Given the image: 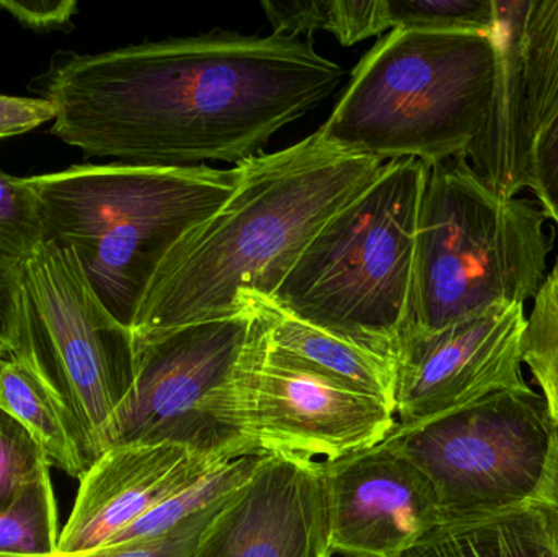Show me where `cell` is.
Instances as JSON below:
<instances>
[{
	"label": "cell",
	"instance_id": "1",
	"mask_svg": "<svg viewBox=\"0 0 558 557\" xmlns=\"http://www.w3.org/2000/svg\"><path fill=\"white\" fill-rule=\"evenodd\" d=\"M343 77L308 39L221 32L61 52L38 82L56 108L51 134L85 156L202 167L260 156Z\"/></svg>",
	"mask_w": 558,
	"mask_h": 557
},
{
	"label": "cell",
	"instance_id": "2",
	"mask_svg": "<svg viewBox=\"0 0 558 557\" xmlns=\"http://www.w3.org/2000/svg\"><path fill=\"white\" fill-rule=\"evenodd\" d=\"M383 166L338 149L318 130L239 164L241 180L228 202L160 265L131 327L134 346L271 300L312 239Z\"/></svg>",
	"mask_w": 558,
	"mask_h": 557
},
{
	"label": "cell",
	"instance_id": "3",
	"mask_svg": "<svg viewBox=\"0 0 558 557\" xmlns=\"http://www.w3.org/2000/svg\"><path fill=\"white\" fill-rule=\"evenodd\" d=\"M241 180L239 166L85 164L29 177L45 242L68 249L108 313L131 330L160 265L215 215Z\"/></svg>",
	"mask_w": 558,
	"mask_h": 557
},
{
	"label": "cell",
	"instance_id": "4",
	"mask_svg": "<svg viewBox=\"0 0 558 557\" xmlns=\"http://www.w3.org/2000/svg\"><path fill=\"white\" fill-rule=\"evenodd\" d=\"M495 77L488 33L390 29L361 59L318 133L356 156H464L477 136Z\"/></svg>",
	"mask_w": 558,
	"mask_h": 557
},
{
	"label": "cell",
	"instance_id": "5",
	"mask_svg": "<svg viewBox=\"0 0 558 557\" xmlns=\"http://www.w3.org/2000/svg\"><path fill=\"white\" fill-rule=\"evenodd\" d=\"M425 182L423 160L384 164L312 239L271 303L393 362L412 307Z\"/></svg>",
	"mask_w": 558,
	"mask_h": 557
},
{
	"label": "cell",
	"instance_id": "6",
	"mask_svg": "<svg viewBox=\"0 0 558 557\" xmlns=\"http://www.w3.org/2000/svg\"><path fill=\"white\" fill-rule=\"evenodd\" d=\"M531 199L501 198L464 156L426 164L405 329L436 332L536 298L553 235Z\"/></svg>",
	"mask_w": 558,
	"mask_h": 557
},
{
	"label": "cell",
	"instance_id": "7",
	"mask_svg": "<svg viewBox=\"0 0 558 557\" xmlns=\"http://www.w3.org/2000/svg\"><path fill=\"white\" fill-rule=\"evenodd\" d=\"M268 339L257 304L134 346V382L100 438L101 453L130 444H180L205 455L258 453L245 425L252 370Z\"/></svg>",
	"mask_w": 558,
	"mask_h": 557
},
{
	"label": "cell",
	"instance_id": "8",
	"mask_svg": "<svg viewBox=\"0 0 558 557\" xmlns=\"http://www.w3.org/2000/svg\"><path fill=\"white\" fill-rule=\"evenodd\" d=\"M77 422L94 463L100 438L134 382V339L114 319L68 249L45 242L22 264L15 346Z\"/></svg>",
	"mask_w": 558,
	"mask_h": 557
},
{
	"label": "cell",
	"instance_id": "9",
	"mask_svg": "<svg viewBox=\"0 0 558 557\" xmlns=\"http://www.w3.org/2000/svg\"><path fill=\"white\" fill-rule=\"evenodd\" d=\"M554 424L543 396L504 391L384 444L432 483L441 520L523 506L543 477Z\"/></svg>",
	"mask_w": 558,
	"mask_h": 557
},
{
	"label": "cell",
	"instance_id": "10",
	"mask_svg": "<svg viewBox=\"0 0 558 557\" xmlns=\"http://www.w3.org/2000/svg\"><path fill=\"white\" fill-rule=\"evenodd\" d=\"M490 101L464 157L501 198L531 189L534 149L558 114V0H494Z\"/></svg>",
	"mask_w": 558,
	"mask_h": 557
},
{
	"label": "cell",
	"instance_id": "11",
	"mask_svg": "<svg viewBox=\"0 0 558 557\" xmlns=\"http://www.w3.org/2000/svg\"><path fill=\"white\" fill-rule=\"evenodd\" d=\"M526 324L524 304H510L436 332L403 329L393 352V431L530 389L521 372Z\"/></svg>",
	"mask_w": 558,
	"mask_h": 557
},
{
	"label": "cell",
	"instance_id": "12",
	"mask_svg": "<svg viewBox=\"0 0 558 557\" xmlns=\"http://www.w3.org/2000/svg\"><path fill=\"white\" fill-rule=\"evenodd\" d=\"M244 415L258 453L320 463L376 447L396 427L389 405L305 368L268 339L248 379Z\"/></svg>",
	"mask_w": 558,
	"mask_h": 557
},
{
	"label": "cell",
	"instance_id": "13",
	"mask_svg": "<svg viewBox=\"0 0 558 557\" xmlns=\"http://www.w3.org/2000/svg\"><path fill=\"white\" fill-rule=\"evenodd\" d=\"M195 557H333L324 463L265 455L219 510Z\"/></svg>",
	"mask_w": 558,
	"mask_h": 557
},
{
	"label": "cell",
	"instance_id": "14",
	"mask_svg": "<svg viewBox=\"0 0 558 557\" xmlns=\"http://www.w3.org/2000/svg\"><path fill=\"white\" fill-rule=\"evenodd\" d=\"M324 467L333 556L400 557L441 522L428 477L384 441Z\"/></svg>",
	"mask_w": 558,
	"mask_h": 557
},
{
	"label": "cell",
	"instance_id": "15",
	"mask_svg": "<svg viewBox=\"0 0 558 557\" xmlns=\"http://www.w3.org/2000/svg\"><path fill=\"white\" fill-rule=\"evenodd\" d=\"M231 461L180 444L108 448L81 480L56 555L104 548L167 497Z\"/></svg>",
	"mask_w": 558,
	"mask_h": 557
},
{
	"label": "cell",
	"instance_id": "16",
	"mask_svg": "<svg viewBox=\"0 0 558 557\" xmlns=\"http://www.w3.org/2000/svg\"><path fill=\"white\" fill-rule=\"evenodd\" d=\"M252 304H257L267 319L268 340L274 349L338 385L379 399L393 411L392 360L311 326L270 300L258 298Z\"/></svg>",
	"mask_w": 558,
	"mask_h": 557
},
{
	"label": "cell",
	"instance_id": "17",
	"mask_svg": "<svg viewBox=\"0 0 558 557\" xmlns=\"http://www.w3.org/2000/svg\"><path fill=\"white\" fill-rule=\"evenodd\" d=\"M0 409L15 417L45 451L51 467L81 481L94 464L77 422L58 396L13 356L0 362Z\"/></svg>",
	"mask_w": 558,
	"mask_h": 557
},
{
	"label": "cell",
	"instance_id": "18",
	"mask_svg": "<svg viewBox=\"0 0 558 557\" xmlns=\"http://www.w3.org/2000/svg\"><path fill=\"white\" fill-rule=\"evenodd\" d=\"M400 557H558L526 504L439 522Z\"/></svg>",
	"mask_w": 558,
	"mask_h": 557
},
{
	"label": "cell",
	"instance_id": "19",
	"mask_svg": "<svg viewBox=\"0 0 558 557\" xmlns=\"http://www.w3.org/2000/svg\"><path fill=\"white\" fill-rule=\"evenodd\" d=\"M274 35L299 38L331 33L343 46H353L390 29L386 0H264Z\"/></svg>",
	"mask_w": 558,
	"mask_h": 557
},
{
	"label": "cell",
	"instance_id": "20",
	"mask_svg": "<svg viewBox=\"0 0 558 557\" xmlns=\"http://www.w3.org/2000/svg\"><path fill=\"white\" fill-rule=\"evenodd\" d=\"M264 457L265 455H247L216 468L192 486L167 497L107 546L162 538L202 513L221 507L248 483Z\"/></svg>",
	"mask_w": 558,
	"mask_h": 557
},
{
	"label": "cell",
	"instance_id": "21",
	"mask_svg": "<svg viewBox=\"0 0 558 557\" xmlns=\"http://www.w3.org/2000/svg\"><path fill=\"white\" fill-rule=\"evenodd\" d=\"M523 363L539 386L554 427L558 425V258L534 298L523 340Z\"/></svg>",
	"mask_w": 558,
	"mask_h": 557
},
{
	"label": "cell",
	"instance_id": "22",
	"mask_svg": "<svg viewBox=\"0 0 558 557\" xmlns=\"http://www.w3.org/2000/svg\"><path fill=\"white\" fill-rule=\"evenodd\" d=\"M390 29L488 33L494 0H387Z\"/></svg>",
	"mask_w": 558,
	"mask_h": 557
},
{
	"label": "cell",
	"instance_id": "23",
	"mask_svg": "<svg viewBox=\"0 0 558 557\" xmlns=\"http://www.w3.org/2000/svg\"><path fill=\"white\" fill-rule=\"evenodd\" d=\"M45 244L38 199L28 179L0 170V258L23 264Z\"/></svg>",
	"mask_w": 558,
	"mask_h": 557
},
{
	"label": "cell",
	"instance_id": "24",
	"mask_svg": "<svg viewBox=\"0 0 558 557\" xmlns=\"http://www.w3.org/2000/svg\"><path fill=\"white\" fill-rule=\"evenodd\" d=\"M225 507H216L209 512L202 513L196 519L190 520L185 525L177 529L170 535L150 542L120 543V545L104 546L94 552L78 553V555H12L0 553V557H195L199 542L211 525L219 510Z\"/></svg>",
	"mask_w": 558,
	"mask_h": 557
},
{
	"label": "cell",
	"instance_id": "25",
	"mask_svg": "<svg viewBox=\"0 0 558 557\" xmlns=\"http://www.w3.org/2000/svg\"><path fill=\"white\" fill-rule=\"evenodd\" d=\"M531 190L536 193L537 202L547 218L558 225V114L534 149Z\"/></svg>",
	"mask_w": 558,
	"mask_h": 557
},
{
	"label": "cell",
	"instance_id": "26",
	"mask_svg": "<svg viewBox=\"0 0 558 557\" xmlns=\"http://www.w3.org/2000/svg\"><path fill=\"white\" fill-rule=\"evenodd\" d=\"M526 506L539 520L547 540L558 553V425L554 427L543 477Z\"/></svg>",
	"mask_w": 558,
	"mask_h": 557
},
{
	"label": "cell",
	"instance_id": "27",
	"mask_svg": "<svg viewBox=\"0 0 558 557\" xmlns=\"http://www.w3.org/2000/svg\"><path fill=\"white\" fill-rule=\"evenodd\" d=\"M0 7L25 28L35 32L64 29L71 26V19L78 10L74 0H0Z\"/></svg>",
	"mask_w": 558,
	"mask_h": 557
},
{
	"label": "cell",
	"instance_id": "28",
	"mask_svg": "<svg viewBox=\"0 0 558 557\" xmlns=\"http://www.w3.org/2000/svg\"><path fill=\"white\" fill-rule=\"evenodd\" d=\"M54 118L56 108L46 98L0 95V140L29 133Z\"/></svg>",
	"mask_w": 558,
	"mask_h": 557
},
{
	"label": "cell",
	"instance_id": "29",
	"mask_svg": "<svg viewBox=\"0 0 558 557\" xmlns=\"http://www.w3.org/2000/svg\"><path fill=\"white\" fill-rule=\"evenodd\" d=\"M22 296V264L0 258V343L12 352L15 346Z\"/></svg>",
	"mask_w": 558,
	"mask_h": 557
},
{
	"label": "cell",
	"instance_id": "30",
	"mask_svg": "<svg viewBox=\"0 0 558 557\" xmlns=\"http://www.w3.org/2000/svg\"><path fill=\"white\" fill-rule=\"evenodd\" d=\"M5 356H9V349H7V347L3 346V343H0V362H2V360L5 359Z\"/></svg>",
	"mask_w": 558,
	"mask_h": 557
},
{
	"label": "cell",
	"instance_id": "31",
	"mask_svg": "<svg viewBox=\"0 0 558 557\" xmlns=\"http://www.w3.org/2000/svg\"><path fill=\"white\" fill-rule=\"evenodd\" d=\"M333 557H337V556H333Z\"/></svg>",
	"mask_w": 558,
	"mask_h": 557
}]
</instances>
